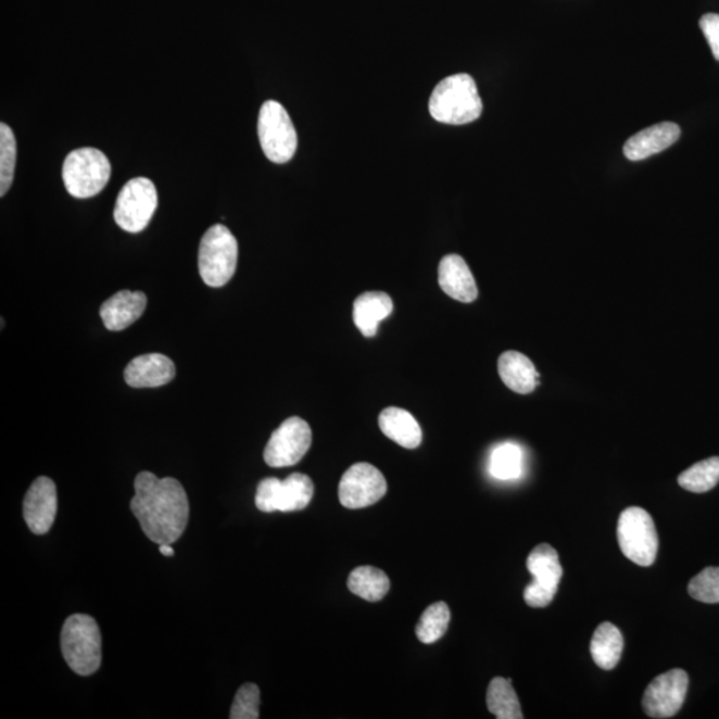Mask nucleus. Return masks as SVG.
<instances>
[{"mask_svg":"<svg viewBox=\"0 0 719 719\" xmlns=\"http://www.w3.org/2000/svg\"><path fill=\"white\" fill-rule=\"evenodd\" d=\"M680 137L681 128L676 123H658L633 135L623 146V155L632 162L644 161L668 150Z\"/></svg>","mask_w":719,"mask_h":719,"instance_id":"obj_14","label":"nucleus"},{"mask_svg":"<svg viewBox=\"0 0 719 719\" xmlns=\"http://www.w3.org/2000/svg\"><path fill=\"white\" fill-rule=\"evenodd\" d=\"M393 302L386 292H365L353 304V321L365 338H374L379 324L391 316Z\"/></svg>","mask_w":719,"mask_h":719,"instance_id":"obj_19","label":"nucleus"},{"mask_svg":"<svg viewBox=\"0 0 719 719\" xmlns=\"http://www.w3.org/2000/svg\"><path fill=\"white\" fill-rule=\"evenodd\" d=\"M16 164V140L13 129L5 123L0 125V197L13 186Z\"/></svg>","mask_w":719,"mask_h":719,"instance_id":"obj_28","label":"nucleus"},{"mask_svg":"<svg viewBox=\"0 0 719 719\" xmlns=\"http://www.w3.org/2000/svg\"><path fill=\"white\" fill-rule=\"evenodd\" d=\"M451 610L445 603H436L430 605L426 611L422 613L420 621L416 627L417 639L422 644H433L439 641L441 636L446 633L450 627Z\"/></svg>","mask_w":719,"mask_h":719,"instance_id":"obj_27","label":"nucleus"},{"mask_svg":"<svg viewBox=\"0 0 719 719\" xmlns=\"http://www.w3.org/2000/svg\"><path fill=\"white\" fill-rule=\"evenodd\" d=\"M238 240L232 232L223 224L209 228L199 247V273L205 285L226 286L238 267Z\"/></svg>","mask_w":719,"mask_h":719,"instance_id":"obj_4","label":"nucleus"},{"mask_svg":"<svg viewBox=\"0 0 719 719\" xmlns=\"http://www.w3.org/2000/svg\"><path fill=\"white\" fill-rule=\"evenodd\" d=\"M314 493V482L306 475L293 474L282 481L268 477L257 485L256 508L264 513L303 510Z\"/></svg>","mask_w":719,"mask_h":719,"instance_id":"obj_8","label":"nucleus"},{"mask_svg":"<svg viewBox=\"0 0 719 719\" xmlns=\"http://www.w3.org/2000/svg\"><path fill=\"white\" fill-rule=\"evenodd\" d=\"M623 651L620 629L610 622L601 623L593 634L591 653L595 665L604 670L615 669Z\"/></svg>","mask_w":719,"mask_h":719,"instance_id":"obj_21","label":"nucleus"},{"mask_svg":"<svg viewBox=\"0 0 719 719\" xmlns=\"http://www.w3.org/2000/svg\"><path fill=\"white\" fill-rule=\"evenodd\" d=\"M689 594L704 604H719V568H706L695 576L689 583Z\"/></svg>","mask_w":719,"mask_h":719,"instance_id":"obj_30","label":"nucleus"},{"mask_svg":"<svg viewBox=\"0 0 719 719\" xmlns=\"http://www.w3.org/2000/svg\"><path fill=\"white\" fill-rule=\"evenodd\" d=\"M62 176L71 197L93 198L108 186L111 163L102 151L85 147L68 153L63 163Z\"/></svg>","mask_w":719,"mask_h":719,"instance_id":"obj_5","label":"nucleus"},{"mask_svg":"<svg viewBox=\"0 0 719 719\" xmlns=\"http://www.w3.org/2000/svg\"><path fill=\"white\" fill-rule=\"evenodd\" d=\"M159 551H161L163 556H167V557H173L175 554L174 547L171 546V544L159 545Z\"/></svg>","mask_w":719,"mask_h":719,"instance_id":"obj_33","label":"nucleus"},{"mask_svg":"<svg viewBox=\"0 0 719 719\" xmlns=\"http://www.w3.org/2000/svg\"><path fill=\"white\" fill-rule=\"evenodd\" d=\"M699 27L703 29L712 55L719 61V14H706L701 17Z\"/></svg>","mask_w":719,"mask_h":719,"instance_id":"obj_32","label":"nucleus"},{"mask_svg":"<svg viewBox=\"0 0 719 719\" xmlns=\"http://www.w3.org/2000/svg\"><path fill=\"white\" fill-rule=\"evenodd\" d=\"M156 209L155 185L147 178H135L117 194L114 219L126 232L139 234L149 226Z\"/></svg>","mask_w":719,"mask_h":719,"instance_id":"obj_9","label":"nucleus"},{"mask_svg":"<svg viewBox=\"0 0 719 719\" xmlns=\"http://www.w3.org/2000/svg\"><path fill=\"white\" fill-rule=\"evenodd\" d=\"M489 711L499 719H522L520 701H518L512 680L503 677L493 678L489 683L487 694Z\"/></svg>","mask_w":719,"mask_h":719,"instance_id":"obj_23","label":"nucleus"},{"mask_svg":"<svg viewBox=\"0 0 719 719\" xmlns=\"http://www.w3.org/2000/svg\"><path fill=\"white\" fill-rule=\"evenodd\" d=\"M689 677L685 670L673 669L654 678L646 688L642 706L651 718H671L685 703Z\"/></svg>","mask_w":719,"mask_h":719,"instance_id":"obj_12","label":"nucleus"},{"mask_svg":"<svg viewBox=\"0 0 719 719\" xmlns=\"http://www.w3.org/2000/svg\"><path fill=\"white\" fill-rule=\"evenodd\" d=\"M146 306L143 292L121 291L100 306V316L109 331H125L144 314Z\"/></svg>","mask_w":719,"mask_h":719,"instance_id":"obj_17","label":"nucleus"},{"mask_svg":"<svg viewBox=\"0 0 719 719\" xmlns=\"http://www.w3.org/2000/svg\"><path fill=\"white\" fill-rule=\"evenodd\" d=\"M258 140L268 161L285 164L298 150V134L290 115L276 100H267L258 112Z\"/></svg>","mask_w":719,"mask_h":719,"instance_id":"obj_6","label":"nucleus"},{"mask_svg":"<svg viewBox=\"0 0 719 719\" xmlns=\"http://www.w3.org/2000/svg\"><path fill=\"white\" fill-rule=\"evenodd\" d=\"M176 368L173 360L161 353L135 357L125 370V380L133 388H157L174 380Z\"/></svg>","mask_w":719,"mask_h":719,"instance_id":"obj_15","label":"nucleus"},{"mask_svg":"<svg viewBox=\"0 0 719 719\" xmlns=\"http://www.w3.org/2000/svg\"><path fill=\"white\" fill-rule=\"evenodd\" d=\"M499 375L510 391L529 394L540 384V375L532 360L517 351H506L499 358Z\"/></svg>","mask_w":719,"mask_h":719,"instance_id":"obj_18","label":"nucleus"},{"mask_svg":"<svg viewBox=\"0 0 719 719\" xmlns=\"http://www.w3.org/2000/svg\"><path fill=\"white\" fill-rule=\"evenodd\" d=\"M381 432L405 450H416L422 441V430L416 418L402 408H387L379 416Z\"/></svg>","mask_w":719,"mask_h":719,"instance_id":"obj_20","label":"nucleus"},{"mask_svg":"<svg viewBox=\"0 0 719 719\" xmlns=\"http://www.w3.org/2000/svg\"><path fill=\"white\" fill-rule=\"evenodd\" d=\"M131 510L147 538L159 545L178 541L190 518V504L180 482L173 477L159 479L151 471H141L135 479Z\"/></svg>","mask_w":719,"mask_h":719,"instance_id":"obj_1","label":"nucleus"},{"mask_svg":"<svg viewBox=\"0 0 719 719\" xmlns=\"http://www.w3.org/2000/svg\"><path fill=\"white\" fill-rule=\"evenodd\" d=\"M524 470V453L520 446L512 443L494 447L489 459V471L494 479L509 481L521 477Z\"/></svg>","mask_w":719,"mask_h":719,"instance_id":"obj_25","label":"nucleus"},{"mask_svg":"<svg viewBox=\"0 0 719 719\" xmlns=\"http://www.w3.org/2000/svg\"><path fill=\"white\" fill-rule=\"evenodd\" d=\"M527 568L539 585L558 591L564 570L559 563L558 553L550 544H540L530 552Z\"/></svg>","mask_w":719,"mask_h":719,"instance_id":"obj_22","label":"nucleus"},{"mask_svg":"<svg viewBox=\"0 0 719 719\" xmlns=\"http://www.w3.org/2000/svg\"><path fill=\"white\" fill-rule=\"evenodd\" d=\"M429 112L444 125L463 126L479 119L482 100L475 79L468 74H457L441 80L430 96Z\"/></svg>","mask_w":719,"mask_h":719,"instance_id":"obj_2","label":"nucleus"},{"mask_svg":"<svg viewBox=\"0 0 719 719\" xmlns=\"http://www.w3.org/2000/svg\"><path fill=\"white\" fill-rule=\"evenodd\" d=\"M312 430L308 422L300 417L287 418L275 430L264 451V462L273 468H287L297 465L310 451Z\"/></svg>","mask_w":719,"mask_h":719,"instance_id":"obj_10","label":"nucleus"},{"mask_svg":"<svg viewBox=\"0 0 719 719\" xmlns=\"http://www.w3.org/2000/svg\"><path fill=\"white\" fill-rule=\"evenodd\" d=\"M556 593L557 592L553 591V589L539 585V583L533 581L526 588L524 600H526V603L529 606H532V608H545V606L552 603Z\"/></svg>","mask_w":719,"mask_h":719,"instance_id":"obj_31","label":"nucleus"},{"mask_svg":"<svg viewBox=\"0 0 719 719\" xmlns=\"http://www.w3.org/2000/svg\"><path fill=\"white\" fill-rule=\"evenodd\" d=\"M719 482V457H710L694 464L678 477V484L685 491L706 493Z\"/></svg>","mask_w":719,"mask_h":719,"instance_id":"obj_26","label":"nucleus"},{"mask_svg":"<svg viewBox=\"0 0 719 719\" xmlns=\"http://www.w3.org/2000/svg\"><path fill=\"white\" fill-rule=\"evenodd\" d=\"M261 689L255 683H245L236 693L231 707V719H257L261 717Z\"/></svg>","mask_w":719,"mask_h":719,"instance_id":"obj_29","label":"nucleus"},{"mask_svg":"<svg viewBox=\"0 0 719 719\" xmlns=\"http://www.w3.org/2000/svg\"><path fill=\"white\" fill-rule=\"evenodd\" d=\"M348 588L369 603H376L386 597L391 588V581L381 569L374 567H358L352 571L348 579Z\"/></svg>","mask_w":719,"mask_h":719,"instance_id":"obj_24","label":"nucleus"},{"mask_svg":"<svg viewBox=\"0 0 719 719\" xmlns=\"http://www.w3.org/2000/svg\"><path fill=\"white\" fill-rule=\"evenodd\" d=\"M618 544L623 556L640 567H651L658 553V533L649 513L632 508L621 513L617 527Z\"/></svg>","mask_w":719,"mask_h":719,"instance_id":"obj_7","label":"nucleus"},{"mask_svg":"<svg viewBox=\"0 0 719 719\" xmlns=\"http://www.w3.org/2000/svg\"><path fill=\"white\" fill-rule=\"evenodd\" d=\"M387 491V480L381 471L374 465L358 463L341 477L339 499L348 509H362L376 504Z\"/></svg>","mask_w":719,"mask_h":719,"instance_id":"obj_11","label":"nucleus"},{"mask_svg":"<svg viewBox=\"0 0 719 719\" xmlns=\"http://www.w3.org/2000/svg\"><path fill=\"white\" fill-rule=\"evenodd\" d=\"M61 645L70 669L79 676H91L102 665V635L91 616L74 615L63 625Z\"/></svg>","mask_w":719,"mask_h":719,"instance_id":"obj_3","label":"nucleus"},{"mask_svg":"<svg viewBox=\"0 0 719 719\" xmlns=\"http://www.w3.org/2000/svg\"><path fill=\"white\" fill-rule=\"evenodd\" d=\"M439 285L447 297L462 303H474L479 290L467 262L459 255H446L439 265Z\"/></svg>","mask_w":719,"mask_h":719,"instance_id":"obj_16","label":"nucleus"},{"mask_svg":"<svg viewBox=\"0 0 719 719\" xmlns=\"http://www.w3.org/2000/svg\"><path fill=\"white\" fill-rule=\"evenodd\" d=\"M58 512V493L55 482L49 477H38L29 487L25 503H23V516L27 527L35 534H46L54 526Z\"/></svg>","mask_w":719,"mask_h":719,"instance_id":"obj_13","label":"nucleus"}]
</instances>
